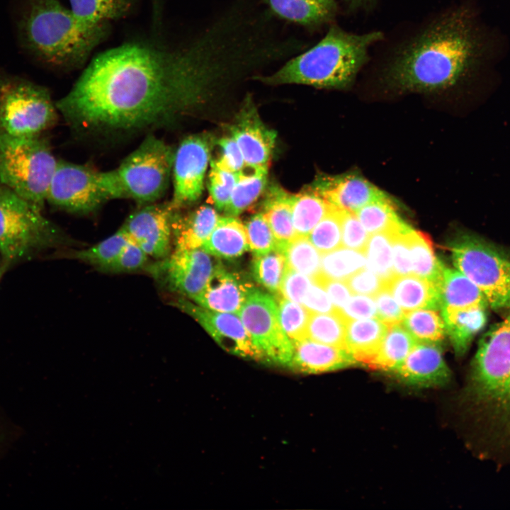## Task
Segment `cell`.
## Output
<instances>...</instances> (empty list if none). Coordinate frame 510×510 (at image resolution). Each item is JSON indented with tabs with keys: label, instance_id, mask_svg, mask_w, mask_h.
Masks as SVG:
<instances>
[{
	"label": "cell",
	"instance_id": "8",
	"mask_svg": "<svg viewBox=\"0 0 510 510\" xmlns=\"http://www.w3.org/2000/svg\"><path fill=\"white\" fill-rule=\"evenodd\" d=\"M57 162L42 135L0 131V183L42 209Z\"/></svg>",
	"mask_w": 510,
	"mask_h": 510
},
{
	"label": "cell",
	"instance_id": "26",
	"mask_svg": "<svg viewBox=\"0 0 510 510\" xmlns=\"http://www.w3.org/2000/svg\"><path fill=\"white\" fill-rule=\"evenodd\" d=\"M280 18L304 26H315L328 21L335 1L330 0H264Z\"/></svg>",
	"mask_w": 510,
	"mask_h": 510
},
{
	"label": "cell",
	"instance_id": "30",
	"mask_svg": "<svg viewBox=\"0 0 510 510\" xmlns=\"http://www.w3.org/2000/svg\"><path fill=\"white\" fill-rule=\"evenodd\" d=\"M290 196L283 190L275 188L266 200L262 212L278 242V248L281 250L296 237Z\"/></svg>",
	"mask_w": 510,
	"mask_h": 510
},
{
	"label": "cell",
	"instance_id": "41",
	"mask_svg": "<svg viewBox=\"0 0 510 510\" xmlns=\"http://www.w3.org/2000/svg\"><path fill=\"white\" fill-rule=\"evenodd\" d=\"M366 264L385 283L395 274L392 260L391 231L370 235L365 250Z\"/></svg>",
	"mask_w": 510,
	"mask_h": 510
},
{
	"label": "cell",
	"instance_id": "39",
	"mask_svg": "<svg viewBox=\"0 0 510 510\" xmlns=\"http://www.w3.org/2000/svg\"><path fill=\"white\" fill-rule=\"evenodd\" d=\"M127 233L120 227L107 238L89 247L76 250L72 256L101 271L130 241Z\"/></svg>",
	"mask_w": 510,
	"mask_h": 510
},
{
	"label": "cell",
	"instance_id": "43",
	"mask_svg": "<svg viewBox=\"0 0 510 510\" xmlns=\"http://www.w3.org/2000/svg\"><path fill=\"white\" fill-rule=\"evenodd\" d=\"M308 239L322 254L339 248L342 245L341 210L332 205L310 232Z\"/></svg>",
	"mask_w": 510,
	"mask_h": 510
},
{
	"label": "cell",
	"instance_id": "28",
	"mask_svg": "<svg viewBox=\"0 0 510 510\" xmlns=\"http://www.w3.org/2000/svg\"><path fill=\"white\" fill-rule=\"evenodd\" d=\"M418 341L400 323L389 326L368 368L393 373Z\"/></svg>",
	"mask_w": 510,
	"mask_h": 510
},
{
	"label": "cell",
	"instance_id": "1",
	"mask_svg": "<svg viewBox=\"0 0 510 510\" xmlns=\"http://www.w3.org/2000/svg\"><path fill=\"white\" fill-rule=\"evenodd\" d=\"M259 58L254 35L227 11L185 40L151 35L98 54L55 105L70 126L87 133L164 128L225 81L252 70Z\"/></svg>",
	"mask_w": 510,
	"mask_h": 510
},
{
	"label": "cell",
	"instance_id": "35",
	"mask_svg": "<svg viewBox=\"0 0 510 510\" xmlns=\"http://www.w3.org/2000/svg\"><path fill=\"white\" fill-rule=\"evenodd\" d=\"M346 322L347 319L339 310L331 313H310L307 338L346 348Z\"/></svg>",
	"mask_w": 510,
	"mask_h": 510
},
{
	"label": "cell",
	"instance_id": "47",
	"mask_svg": "<svg viewBox=\"0 0 510 510\" xmlns=\"http://www.w3.org/2000/svg\"><path fill=\"white\" fill-rule=\"evenodd\" d=\"M150 257L131 239L101 272L120 273L145 270Z\"/></svg>",
	"mask_w": 510,
	"mask_h": 510
},
{
	"label": "cell",
	"instance_id": "33",
	"mask_svg": "<svg viewBox=\"0 0 510 510\" xmlns=\"http://www.w3.org/2000/svg\"><path fill=\"white\" fill-rule=\"evenodd\" d=\"M293 222L296 236L308 237L332 205L318 192L311 190L290 196Z\"/></svg>",
	"mask_w": 510,
	"mask_h": 510
},
{
	"label": "cell",
	"instance_id": "9",
	"mask_svg": "<svg viewBox=\"0 0 510 510\" xmlns=\"http://www.w3.org/2000/svg\"><path fill=\"white\" fill-rule=\"evenodd\" d=\"M450 250L455 268L477 286L489 308L510 312V257L468 232L458 234Z\"/></svg>",
	"mask_w": 510,
	"mask_h": 510
},
{
	"label": "cell",
	"instance_id": "17",
	"mask_svg": "<svg viewBox=\"0 0 510 510\" xmlns=\"http://www.w3.org/2000/svg\"><path fill=\"white\" fill-rule=\"evenodd\" d=\"M403 385L426 389L447 385L451 378L440 343L417 342L392 373Z\"/></svg>",
	"mask_w": 510,
	"mask_h": 510
},
{
	"label": "cell",
	"instance_id": "52",
	"mask_svg": "<svg viewBox=\"0 0 510 510\" xmlns=\"http://www.w3.org/2000/svg\"><path fill=\"white\" fill-rule=\"evenodd\" d=\"M218 144L221 155L215 160L217 164L237 174L246 169L242 153L232 137L220 139Z\"/></svg>",
	"mask_w": 510,
	"mask_h": 510
},
{
	"label": "cell",
	"instance_id": "50",
	"mask_svg": "<svg viewBox=\"0 0 510 510\" xmlns=\"http://www.w3.org/2000/svg\"><path fill=\"white\" fill-rule=\"evenodd\" d=\"M373 298H375L378 319L388 326L402 321L404 311L385 285Z\"/></svg>",
	"mask_w": 510,
	"mask_h": 510
},
{
	"label": "cell",
	"instance_id": "56",
	"mask_svg": "<svg viewBox=\"0 0 510 510\" xmlns=\"http://www.w3.org/2000/svg\"><path fill=\"white\" fill-rule=\"evenodd\" d=\"M5 269H6V266H4L1 259H0V278L3 274V272H4Z\"/></svg>",
	"mask_w": 510,
	"mask_h": 510
},
{
	"label": "cell",
	"instance_id": "23",
	"mask_svg": "<svg viewBox=\"0 0 510 510\" xmlns=\"http://www.w3.org/2000/svg\"><path fill=\"white\" fill-rule=\"evenodd\" d=\"M488 306L441 308L446 332L458 356H463L471 341L485 326Z\"/></svg>",
	"mask_w": 510,
	"mask_h": 510
},
{
	"label": "cell",
	"instance_id": "22",
	"mask_svg": "<svg viewBox=\"0 0 510 510\" xmlns=\"http://www.w3.org/2000/svg\"><path fill=\"white\" fill-rule=\"evenodd\" d=\"M384 285L406 312L441 308L438 287L425 278L414 274L394 275Z\"/></svg>",
	"mask_w": 510,
	"mask_h": 510
},
{
	"label": "cell",
	"instance_id": "51",
	"mask_svg": "<svg viewBox=\"0 0 510 510\" xmlns=\"http://www.w3.org/2000/svg\"><path fill=\"white\" fill-rule=\"evenodd\" d=\"M311 283L307 276L287 267L279 292L283 298L301 304Z\"/></svg>",
	"mask_w": 510,
	"mask_h": 510
},
{
	"label": "cell",
	"instance_id": "11",
	"mask_svg": "<svg viewBox=\"0 0 510 510\" xmlns=\"http://www.w3.org/2000/svg\"><path fill=\"white\" fill-rule=\"evenodd\" d=\"M237 314L259 351L261 361L288 367L293 344L281 327L272 296L253 288Z\"/></svg>",
	"mask_w": 510,
	"mask_h": 510
},
{
	"label": "cell",
	"instance_id": "18",
	"mask_svg": "<svg viewBox=\"0 0 510 510\" xmlns=\"http://www.w3.org/2000/svg\"><path fill=\"white\" fill-rule=\"evenodd\" d=\"M245 108L231 128L232 137L242 153L246 169H268L276 134L262 123L249 99Z\"/></svg>",
	"mask_w": 510,
	"mask_h": 510
},
{
	"label": "cell",
	"instance_id": "45",
	"mask_svg": "<svg viewBox=\"0 0 510 510\" xmlns=\"http://www.w3.org/2000/svg\"><path fill=\"white\" fill-rule=\"evenodd\" d=\"M239 174L225 169L215 161L211 162L208 188L217 208L225 210L227 206Z\"/></svg>",
	"mask_w": 510,
	"mask_h": 510
},
{
	"label": "cell",
	"instance_id": "44",
	"mask_svg": "<svg viewBox=\"0 0 510 510\" xmlns=\"http://www.w3.org/2000/svg\"><path fill=\"white\" fill-rule=\"evenodd\" d=\"M281 327L291 342L307 338L310 312L301 304L285 298L277 304Z\"/></svg>",
	"mask_w": 510,
	"mask_h": 510
},
{
	"label": "cell",
	"instance_id": "48",
	"mask_svg": "<svg viewBox=\"0 0 510 510\" xmlns=\"http://www.w3.org/2000/svg\"><path fill=\"white\" fill-rule=\"evenodd\" d=\"M342 246L365 253L369 235L355 213L341 210Z\"/></svg>",
	"mask_w": 510,
	"mask_h": 510
},
{
	"label": "cell",
	"instance_id": "16",
	"mask_svg": "<svg viewBox=\"0 0 510 510\" xmlns=\"http://www.w3.org/2000/svg\"><path fill=\"white\" fill-rule=\"evenodd\" d=\"M176 305L193 317L227 351L261 361L260 353L238 314L210 310L184 299H178Z\"/></svg>",
	"mask_w": 510,
	"mask_h": 510
},
{
	"label": "cell",
	"instance_id": "2",
	"mask_svg": "<svg viewBox=\"0 0 510 510\" xmlns=\"http://www.w3.org/2000/svg\"><path fill=\"white\" fill-rule=\"evenodd\" d=\"M475 55L465 13L438 18L404 45L387 67L391 85L402 91L431 92L449 88L468 72Z\"/></svg>",
	"mask_w": 510,
	"mask_h": 510
},
{
	"label": "cell",
	"instance_id": "54",
	"mask_svg": "<svg viewBox=\"0 0 510 510\" xmlns=\"http://www.w3.org/2000/svg\"><path fill=\"white\" fill-rule=\"evenodd\" d=\"M301 305L310 313H331L336 310L326 290L312 279Z\"/></svg>",
	"mask_w": 510,
	"mask_h": 510
},
{
	"label": "cell",
	"instance_id": "15",
	"mask_svg": "<svg viewBox=\"0 0 510 510\" xmlns=\"http://www.w3.org/2000/svg\"><path fill=\"white\" fill-rule=\"evenodd\" d=\"M173 213L169 203L139 205L120 227L150 259H161L172 251Z\"/></svg>",
	"mask_w": 510,
	"mask_h": 510
},
{
	"label": "cell",
	"instance_id": "49",
	"mask_svg": "<svg viewBox=\"0 0 510 510\" xmlns=\"http://www.w3.org/2000/svg\"><path fill=\"white\" fill-rule=\"evenodd\" d=\"M351 293L374 297L384 282L368 268L364 267L345 280Z\"/></svg>",
	"mask_w": 510,
	"mask_h": 510
},
{
	"label": "cell",
	"instance_id": "27",
	"mask_svg": "<svg viewBox=\"0 0 510 510\" xmlns=\"http://www.w3.org/2000/svg\"><path fill=\"white\" fill-rule=\"evenodd\" d=\"M201 248L217 257H238L249 249L245 227L234 217H219L215 227Z\"/></svg>",
	"mask_w": 510,
	"mask_h": 510
},
{
	"label": "cell",
	"instance_id": "34",
	"mask_svg": "<svg viewBox=\"0 0 510 510\" xmlns=\"http://www.w3.org/2000/svg\"><path fill=\"white\" fill-rule=\"evenodd\" d=\"M268 169H246L239 174L230 202L224 210L229 216H237L253 204L263 192Z\"/></svg>",
	"mask_w": 510,
	"mask_h": 510
},
{
	"label": "cell",
	"instance_id": "10",
	"mask_svg": "<svg viewBox=\"0 0 510 510\" xmlns=\"http://www.w3.org/2000/svg\"><path fill=\"white\" fill-rule=\"evenodd\" d=\"M57 116L47 88L0 72V131L18 136L42 135L55 124Z\"/></svg>",
	"mask_w": 510,
	"mask_h": 510
},
{
	"label": "cell",
	"instance_id": "31",
	"mask_svg": "<svg viewBox=\"0 0 510 510\" xmlns=\"http://www.w3.org/2000/svg\"><path fill=\"white\" fill-rule=\"evenodd\" d=\"M412 274L425 278L440 290L445 266L436 257L432 242L429 236L412 228L408 234Z\"/></svg>",
	"mask_w": 510,
	"mask_h": 510
},
{
	"label": "cell",
	"instance_id": "25",
	"mask_svg": "<svg viewBox=\"0 0 510 510\" xmlns=\"http://www.w3.org/2000/svg\"><path fill=\"white\" fill-rule=\"evenodd\" d=\"M219 216L208 205H203L185 216L174 211L171 227L175 248H201L215 227Z\"/></svg>",
	"mask_w": 510,
	"mask_h": 510
},
{
	"label": "cell",
	"instance_id": "36",
	"mask_svg": "<svg viewBox=\"0 0 510 510\" xmlns=\"http://www.w3.org/2000/svg\"><path fill=\"white\" fill-rule=\"evenodd\" d=\"M356 215L368 234L392 231L404 224L387 196L370 202L356 213Z\"/></svg>",
	"mask_w": 510,
	"mask_h": 510
},
{
	"label": "cell",
	"instance_id": "14",
	"mask_svg": "<svg viewBox=\"0 0 510 510\" xmlns=\"http://www.w3.org/2000/svg\"><path fill=\"white\" fill-rule=\"evenodd\" d=\"M210 149L207 137L193 135L183 139L174 151L173 195L169 203L173 211L196 202L202 195Z\"/></svg>",
	"mask_w": 510,
	"mask_h": 510
},
{
	"label": "cell",
	"instance_id": "12",
	"mask_svg": "<svg viewBox=\"0 0 510 510\" xmlns=\"http://www.w3.org/2000/svg\"><path fill=\"white\" fill-rule=\"evenodd\" d=\"M107 200L101 171L88 165L58 160L46 202L67 212L87 214Z\"/></svg>",
	"mask_w": 510,
	"mask_h": 510
},
{
	"label": "cell",
	"instance_id": "3",
	"mask_svg": "<svg viewBox=\"0 0 510 510\" xmlns=\"http://www.w3.org/2000/svg\"><path fill=\"white\" fill-rule=\"evenodd\" d=\"M109 30L108 23L83 24L60 0H25L17 20L23 47L40 62L58 69L83 66Z\"/></svg>",
	"mask_w": 510,
	"mask_h": 510
},
{
	"label": "cell",
	"instance_id": "13",
	"mask_svg": "<svg viewBox=\"0 0 510 510\" xmlns=\"http://www.w3.org/2000/svg\"><path fill=\"white\" fill-rule=\"evenodd\" d=\"M217 264L202 248H175L166 257L149 263L145 268L171 291L193 300L205 288Z\"/></svg>",
	"mask_w": 510,
	"mask_h": 510
},
{
	"label": "cell",
	"instance_id": "55",
	"mask_svg": "<svg viewBox=\"0 0 510 510\" xmlns=\"http://www.w3.org/2000/svg\"><path fill=\"white\" fill-rule=\"evenodd\" d=\"M312 279L326 290L336 310L343 308L351 298V292L344 280L328 278L320 273Z\"/></svg>",
	"mask_w": 510,
	"mask_h": 510
},
{
	"label": "cell",
	"instance_id": "42",
	"mask_svg": "<svg viewBox=\"0 0 510 510\" xmlns=\"http://www.w3.org/2000/svg\"><path fill=\"white\" fill-rule=\"evenodd\" d=\"M287 268L283 251L276 248L266 254L255 256L252 273L255 280L271 293H277Z\"/></svg>",
	"mask_w": 510,
	"mask_h": 510
},
{
	"label": "cell",
	"instance_id": "46",
	"mask_svg": "<svg viewBox=\"0 0 510 510\" xmlns=\"http://www.w3.org/2000/svg\"><path fill=\"white\" fill-rule=\"evenodd\" d=\"M249 248L255 256L278 248V242L262 212L254 215L244 226Z\"/></svg>",
	"mask_w": 510,
	"mask_h": 510
},
{
	"label": "cell",
	"instance_id": "7",
	"mask_svg": "<svg viewBox=\"0 0 510 510\" xmlns=\"http://www.w3.org/2000/svg\"><path fill=\"white\" fill-rule=\"evenodd\" d=\"M42 210L0 183V259L5 266L67 242Z\"/></svg>",
	"mask_w": 510,
	"mask_h": 510
},
{
	"label": "cell",
	"instance_id": "24",
	"mask_svg": "<svg viewBox=\"0 0 510 510\" xmlns=\"http://www.w3.org/2000/svg\"><path fill=\"white\" fill-rule=\"evenodd\" d=\"M388 328L387 324L376 317L347 319L346 348L357 365L368 367Z\"/></svg>",
	"mask_w": 510,
	"mask_h": 510
},
{
	"label": "cell",
	"instance_id": "58",
	"mask_svg": "<svg viewBox=\"0 0 510 510\" xmlns=\"http://www.w3.org/2000/svg\"><path fill=\"white\" fill-rule=\"evenodd\" d=\"M330 1H335L334 0H330Z\"/></svg>",
	"mask_w": 510,
	"mask_h": 510
},
{
	"label": "cell",
	"instance_id": "5",
	"mask_svg": "<svg viewBox=\"0 0 510 510\" xmlns=\"http://www.w3.org/2000/svg\"><path fill=\"white\" fill-rule=\"evenodd\" d=\"M468 394L483 414L510 433V314L480 340L471 366Z\"/></svg>",
	"mask_w": 510,
	"mask_h": 510
},
{
	"label": "cell",
	"instance_id": "32",
	"mask_svg": "<svg viewBox=\"0 0 510 510\" xmlns=\"http://www.w3.org/2000/svg\"><path fill=\"white\" fill-rule=\"evenodd\" d=\"M69 4L81 23L94 26L125 18L132 10L135 0H69Z\"/></svg>",
	"mask_w": 510,
	"mask_h": 510
},
{
	"label": "cell",
	"instance_id": "20",
	"mask_svg": "<svg viewBox=\"0 0 510 510\" xmlns=\"http://www.w3.org/2000/svg\"><path fill=\"white\" fill-rule=\"evenodd\" d=\"M253 288L217 264L205 288L193 300L210 310L237 314Z\"/></svg>",
	"mask_w": 510,
	"mask_h": 510
},
{
	"label": "cell",
	"instance_id": "6",
	"mask_svg": "<svg viewBox=\"0 0 510 510\" xmlns=\"http://www.w3.org/2000/svg\"><path fill=\"white\" fill-rule=\"evenodd\" d=\"M174 151L164 141L147 135L138 147L112 170L101 171L108 198H128L138 205L158 202L172 174Z\"/></svg>",
	"mask_w": 510,
	"mask_h": 510
},
{
	"label": "cell",
	"instance_id": "57",
	"mask_svg": "<svg viewBox=\"0 0 510 510\" xmlns=\"http://www.w3.org/2000/svg\"><path fill=\"white\" fill-rule=\"evenodd\" d=\"M347 1H348L349 3L352 4L357 5V4H358L362 3V2L364 1L365 0H347Z\"/></svg>",
	"mask_w": 510,
	"mask_h": 510
},
{
	"label": "cell",
	"instance_id": "38",
	"mask_svg": "<svg viewBox=\"0 0 510 510\" xmlns=\"http://www.w3.org/2000/svg\"><path fill=\"white\" fill-rule=\"evenodd\" d=\"M366 265L364 252L338 248L322 254L319 273L328 278L345 281Z\"/></svg>",
	"mask_w": 510,
	"mask_h": 510
},
{
	"label": "cell",
	"instance_id": "53",
	"mask_svg": "<svg viewBox=\"0 0 510 510\" xmlns=\"http://www.w3.org/2000/svg\"><path fill=\"white\" fill-rule=\"evenodd\" d=\"M346 319L377 318V308L373 297L356 295L349 298L339 310Z\"/></svg>",
	"mask_w": 510,
	"mask_h": 510
},
{
	"label": "cell",
	"instance_id": "37",
	"mask_svg": "<svg viewBox=\"0 0 510 510\" xmlns=\"http://www.w3.org/2000/svg\"><path fill=\"white\" fill-rule=\"evenodd\" d=\"M403 327L418 342L440 343L444 339L446 328L439 313L431 309L407 312Z\"/></svg>",
	"mask_w": 510,
	"mask_h": 510
},
{
	"label": "cell",
	"instance_id": "29",
	"mask_svg": "<svg viewBox=\"0 0 510 510\" xmlns=\"http://www.w3.org/2000/svg\"><path fill=\"white\" fill-rule=\"evenodd\" d=\"M440 300L441 309L489 307L484 296L475 283L458 270L446 267L440 285Z\"/></svg>",
	"mask_w": 510,
	"mask_h": 510
},
{
	"label": "cell",
	"instance_id": "21",
	"mask_svg": "<svg viewBox=\"0 0 510 510\" xmlns=\"http://www.w3.org/2000/svg\"><path fill=\"white\" fill-rule=\"evenodd\" d=\"M293 355L288 368L295 371L318 374L346 368L356 362L346 349L309 338L292 342Z\"/></svg>",
	"mask_w": 510,
	"mask_h": 510
},
{
	"label": "cell",
	"instance_id": "19",
	"mask_svg": "<svg viewBox=\"0 0 510 510\" xmlns=\"http://www.w3.org/2000/svg\"><path fill=\"white\" fill-rule=\"evenodd\" d=\"M312 188L336 208L353 213L370 202L387 196L354 173L322 178Z\"/></svg>",
	"mask_w": 510,
	"mask_h": 510
},
{
	"label": "cell",
	"instance_id": "40",
	"mask_svg": "<svg viewBox=\"0 0 510 510\" xmlns=\"http://www.w3.org/2000/svg\"><path fill=\"white\" fill-rule=\"evenodd\" d=\"M287 267L314 278L320 272L321 255L308 237L296 236L283 249Z\"/></svg>",
	"mask_w": 510,
	"mask_h": 510
},
{
	"label": "cell",
	"instance_id": "4",
	"mask_svg": "<svg viewBox=\"0 0 510 510\" xmlns=\"http://www.w3.org/2000/svg\"><path fill=\"white\" fill-rule=\"evenodd\" d=\"M382 38L380 31L356 34L332 25L315 45L290 58L273 74L253 78L268 85L344 89L368 61L371 46Z\"/></svg>",
	"mask_w": 510,
	"mask_h": 510
}]
</instances>
